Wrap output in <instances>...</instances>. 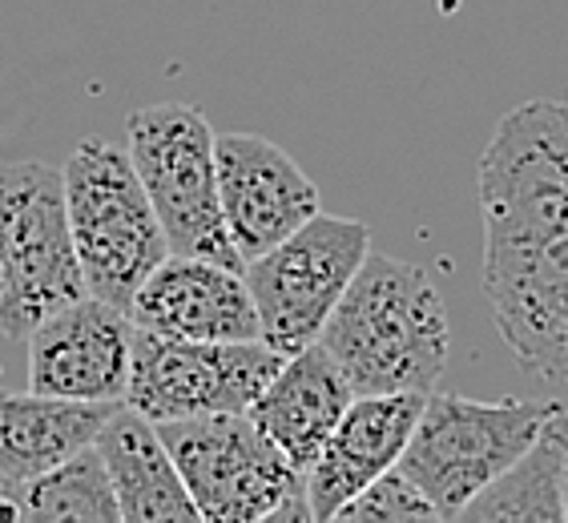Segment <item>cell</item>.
I'll use <instances>...</instances> for the list:
<instances>
[{
  "mask_svg": "<svg viewBox=\"0 0 568 523\" xmlns=\"http://www.w3.org/2000/svg\"><path fill=\"white\" fill-rule=\"evenodd\" d=\"M448 310L432 274L367 250L318 347L339 362L355 394H432L448 362Z\"/></svg>",
  "mask_w": 568,
  "mask_h": 523,
  "instance_id": "1",
  "label": "cell"
},
{
  "mask_svg": "<svg viewBox=\"0 0 568 523\" xmlns=\"http://www.w3.org/2000/svg\"><path fill=\"white\" fill-rule=\"evenodd\" d=\"M61 177L85 290L125 310L153 266L170 254L142 177L130 153L105 137H81L61 165Z\"/></svg>",
  "mask_w": 568,
  "mask_h": 523,
  "instance_id": "2",
  "label": "cell"
},
{
  "mask_svg": "<svg viewBox=\"0 0 568 523\" xmlns=\"http://www.w3.org/2000/svg\"><path fill=\"white\" fill-rule=\"evenodd\" d=\"M158 435L174 455L197 520H311L303 471L246 411L170 419V423H158Z\"/></svg>",
  "mask_w": 568,
  "mask_h": 523,
  "instance_id": "3",
  "label": "cell"
},
{
  "mask_svg": "<svg viewBox=\"0 0 568 523\" xmlns=\"http://www.w3.org/2000/svg\"><path fill=\"white\" fill-rule=\"evenodd\" d=\"M214 142L219 133L210 130L206 113L178 101L145 105L125 121V153L162 222L170 254L210 258L242 270V258L222 222Z\"/></svg>",
  "mask_w": 568,
  "mask_h": 523,
  "instance_id": "4",
  "label": "cell"
},
{
  "mask_svg": "<svg viewBox=\"0 0 568 523\" xmlns=\"http://www.w3.org/2000/svg\"><path fill=\"white\" fill-rule=\"evenodd\" d=\"M557 411L560 403H480L432 391L395 468L432 500L439 520H456L471 495L532 448Z\"/></svg>",
  "mask_w": 568,
  "mask_h": 523,
  "instance_id": "5",
  "label": "cell"
},
{
  "mask_svg": "<svg viewBox=\"0 0 568 523\" xmlns=\"http://www.w3.org/2000/svg\"><path fill=\"white\" fill-rule=\"evenodd\" d=\"M0 335L9 342L85 290L69 234L65 177L44 162L0 165Z\"/></svg>",
  "mask_w": 568,
  "mask_h": 523,
  "instance_id": "6",
  "label": "cell"
},
{
  "mask_svg": "<svg viewBox=\"0 0 568 523\" xmlns=\"http://www.w3.org/2000/svg\"><path fill=\"white\" fill-rule=\"evenodd\" d=\"M367 250L372 229L363 222L318 209L278 246L246 262L242 278L258 310L263 342H271L278 355H295L318 342Z\"/></svg>",
  "mask_w": 568,
  "mask_h": 523,
  "instance_id": "7",
  "label": "cell"
},
{
  "mask_svg": "<svg viewBox=\"0 0 568 523\" xmlns=\"http://www.w3.org/2000/svg\"><path fill=\"white\" fill-rule=\"evenodd\" d=\"M286 355L263 342H202L133 327L125 407L150 423L197 419V414H242L263 394Z\"/></svg>",
  "mask_w": 568,
  "mask_h": 523,
  "instance_id": "8",
  "label": "cell"
},
{
  "mask_svg": "<svg viewBox=\"0 0 568 523\" xmlns=\"http://www.w3.org/2000/svg\"><path fill=\"white\" fill-rule=\"evenodd\" d=\"M484 242L568 222V105L525 101L500 117L480 157Z\"/></svg>",
  "mask_w": 568,
  "mask_h": 523,
  "instance_id": "9",
  "label": "cell"
},
{
  "mask_svg": "<svg viewBox=\"0 0 568 523\" xmlns=\"http://www.w3.org/2000/svg\"><path fill=\"white\" fill-rule=\"evenodd\" d=\"M484 295L516 362L568 382V222L484 242Z\"/></svg>",
  "mask_w": 568,
  "mask_h": 523,
  "instance_id": "10",
  "label": "cell"
},
{
  "mask_svg": "<svg viewBox=\"0 0 568 523\" xmlns=\"http://www.w3.org/2000/svg\"><path fill=\"white\" fill-rule=\"evenodd\" d=\"M29 391L77 403H125L133 318L81 295L29 330Z\"/></svg>",
  "mask_w": 568,
  "mask_h": 523,
  "instance_id": "11",
  "label": "cell"
},
{
  "mask_svg": "<svg viewBox=\"0 0 568 523\" xmlns=\"http://www.w3.org/2000/svg\"><path fill=\"white\" fill-rule=\"evenodd\" d=\"M219 202L242 266L318 214V186L263 133H222L214 142Z\"/></svg>",
  "mask_w": 568,
  "mask_h": 523,
  "instance_id": "12",
  "label": "cell"
},
{
  "mask_svg": "<svg viewBox=\"0 0 568 523\" xmlns=\"http://www.w3.org/2000/svg\"><path fill=\"white\" fill-rule=\"evenodd\" d=\"M125 315L133 318V327L170 338H202V342L263 338L258 310L239 266L190 258V254H165L138 286Z\"/></svg>",
  "mask_w": 568,
  "mask_h": 523,
  "instance_id": "13",
  "label": "cell"
},
{
  "mask_svg": "<svg viewBox=\"0 0 568 523\" xmlns=\"http://www.w3.org/2000/svg\"><path fill=\"white\" fill-rule=\"evenodd\" d=\"M427 394L419 391H387V394H355L323 451L303 471V491L311 520H335L343 503H351L367 483L383 471H392L404 455L407 439L416 431Z\"/></svg>",
  "mask_w": 568,
  "mask_h": 523,
  "instance_id": "14",
  "label": "cell"
},
{
  "mask_svg": "<svg viewBox=\"0 0 568 523\" xmlns=\"http://www.w3.org/2000/svg\"><path fill=\"white\" fill-rule=\"evenodd\" d=\"M351 399H355V387L339 371V362L318 342H311L286 355L246 414L278 443V451L298 471H306L351 407Z\"/></svg>",
  "mask_w": 568,
  "mask_h": 523,
  "instance_id": "15",
  "label": "cell"
},
{
  "mask_svg": "<svg viewBox=\"0 0 568 523\" xmlns=\"http://www.w3.org/2000/svg\"><path fill=\"white\" fill-rule=\"evenodd\" d=\"M101 463L110 471L121 523H194L197 507L178 475L174 455L158 435V423L118 403L98 435Z\"/></svg>",
  "mask_w": 568,
  "mask_h": 523,
  "instance_id": "16",
  "label": "cell"
},
{
  "mask_svg": "<svg viewBox=\"0 0 568 523\" xmlns=\"http://www.w3.org/2000/svg\"><path fill=\"white\" fill-rule=\"evenodd\" d=\"M113 411L118 403H77L37 391L0 394V495L98 443Z\"/></svg>",
  "mask_w": 568,
  "mask_h": 523,
  "instance_id": "17",
  "label": "cell"
},
{
  "mask_svg": "<svg viewBox=\"0 0 568 523\" xmlns=\"http://www.w3.org/2000/svg\"><path fill=\"white\" fill-rule=\"evenodd\" d=\"M565 451L568 411L560 407L536 443L504 468L480 495L464 503L456 520L468 523H565Z\"/></svg>",
  "mask_w": 568,
  "mask_h": 523,
  "instance_id": "18",
  "label": "cell"
},
{
  "mask_svg": "<svg viewBox=\"0 0 568 523\" xmlns=\"http://www.w3.org/2000/svg\"><path fill=\"white\" fill-rule=\"evenodd\" d=\"M0 520L21 523H121L110 471L101 463L98 443L61 459L17 491L0 495Z\"/></svg>",
  "mask_w": 568,
  "mask_h": 523,
  "instance_id": "19",
  "label": "cell"
},
{
  "mask_svg": "<svg viewBox=\"0 0 568 523\" xmlns=\"http://www.w3.org/2000/svg\"><path fill=\"white\" fill-rule=\"evenodd\" d=\"M335 520L347 523H419V520H439V512L432 507L424 491L407 480L404 471L392 468L383 471L379 480L355 495L351 503H343Z\"/></svg>",
  "mask_w": 568,
  "mask_h": 523,
  "instance_id": "20",
  "label": "cell"
},
{
  "mask_svg": "<svg viewBox=\"0 0 568 523\" xmlns=\"http://www.w3.org/2000/svg\"><path fill=\"white\" fill-rule=\"evenodd\" d=\"M565 520H568V451H565Z\"/></svg>",
  "mask_w": 568,
  "mask_h": 523,
  "instance_id": "21",
  "label": "cell"
},
{
  "mask_svg": "<svg viewBox=\"0 0 568 523\" xmlns=\"http://www.w3.org/2000/svg\"><path fill=\"white\" fill-rule=\"evenodd\" d=\"M0 290H4V270H0Z\"/></svg>",
  "mask_w": 568,
  "mask_h": 523,
  "instance_id": "22",
  "label": "cell"
},
{
  "mask_svg": "<svg viewBox=\"0 0 568 523\" xmlns=\"http://www.w3.org/2000/svg\"><path fill=\"white\" fill-rule=\"evenodd\" d=\"M565 105H568V101H565Z\"/></svg>",
  "mask_w": 568,
  "mask_h": 523,
  "instance_id": "23",
  "label": "cell"
}]
</instances>
